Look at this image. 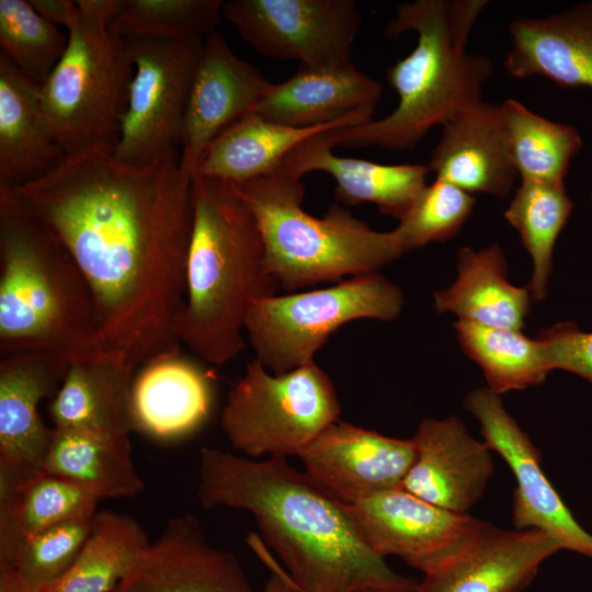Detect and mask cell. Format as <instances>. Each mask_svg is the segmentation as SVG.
<instances>
[{
    "instance_id": "obj_18",
    "label": "cell",
    "mask_w": 592,
    "mask_h": 592,
    "mask_svg": "<svg viewBox=\"0 0 592 592\" xmlns=\"http://www.w3.org/2000/svg\"><path fill=\"white\" fill-rule=\"evenodd\" d=\"M426 167L435 179L471 195L508 198L516 189L519 174L510 155L500 104L481 100L444 124Z\"/></svg>"
},
{
    "instance_id": "obj_39",
    "label": "cell",
    "mask_w": 592,
    "mask_h": 592,
    "mask_svg": "<svg viewBox=\"0 0 592 592\" xmlns=\"http://www.w3.org/2000/svg\"><path fill=\"white\" fill-rule=\"evenodd\" d=\"M550 371L576 374L592 385V332H584L573 322H560L539 332Z\"/></svg>"
},
{
    "instance_id": "obj_16",
    "label": "cell",
    "mask_w": 592,
    "mask_h": 592,
    "mask_svg": "<svg viewBox=\"0 0 592 592\" xmlns=\"http://www.w3.org/2000/svg\"><path fill=\"white\" fill-rule=\"evenodd\" d=\"M110 592H253L237 557L207 543L191 514L171 517Z\"/></svg>"
},
{
    "instance_id": "obj_9",
    "label": "cell",
    "mask_w": 592,
    "mask_h": 592,
    "mask_svg": "<svg viewBox=\"0 0 592 592\" xmlns=\"http://www.w3.org/2000/svg\"><path fill=\"white\" fill-rule=\"evenodd\" d=\"M340 412L334 385L316 362L273 374L253 358L228 394L220 426L249 457L286 458L298 456Z\"/></svg>"
},
{
    "instance_id": "obj_25",
    "label": "cell",
    "mask_w": 592,
    "mask_h": 592,
    "mask_svg": "<svg viewBox=\"0 0 592 592\" xmlns=\"http://www.w3.org/2000/svg\"><path fill=\"white\" fill-rule=\"evenodd\" d=\"M382 93V82L353 62L334 68L300 66L287 80L274 83L255 112L287 126H318L360 111L374 113Z\"/></svg>"
},
{
    "instance_id": "obj_40",
    "label": "cell",
    "mask_w": 592,
    "mask_h": 592,
    "mask_svg": "<svg viewBox=\"0 0 592 592\" xmlns=\"http://www.w3.org/2000/svg\"><path fill=\"white\" fill-rule=\"evenodd\" d=\"M33 8L55 26H64L68 33L77 29L81 21L77 1L71 0H30Z\"/></svg>"
},
{
    "instance_id": "obj_1",
    "label": "cell",
    "mask_w": 592,
    "mask_h": 592,
    "mask_svg": "<svg viewBox=\"0 0 592 592\" xmlns=\"http://www.w3.org/2000/svg\"><path fill=\"white\" fill-rule=\"evenodd\" d=\"M191 184L177 148L144 166L96 148L12 187L87 277L98 349L134 371L180 355L174 321L185 300Z\"/></svg>"
},
{
    "instance_id": "obj_15",
    "label": "cell",
    "mask_w": 592,
    "mask_h": 592,
    "mask_svg": "<svg viewBox=\"0 0 592 592\" xmlns=\"http://www.w3.org/2000/svg\"><path fill=\"white\" fill-rule=\"evenodd\" d=\"M274 83L239 58L216 31L204 39L186 109L180 166L189 177L206 147L226 128L255 112Z\"/></svg>"
},
{
    "instance_id": "obj_20",
    "label": "cell",
    "mask_w": 592,
    "mask_h": 592,
    "mask_svg": "<svg viewBox=\"0 0 592 592\" xmlns=\"http://www.w3.org/2000/svg\"><path fill=\"white\" fill-rule=\"evenodd\" d=\"M508 30L510 76L544 77L562 88L592 91V1L544 18L515 19Z\"/></svg>"
},
{
    "instance_id": "obj_14",
    "label": "cell",
    "mask_w": 592,
    "mask_h": 592,
    "mask_svg": "<svg viewBox=\"0 0 592 592\" xmlns=\"http://www.w3.org/2000/svg\"><path fill=\"white\" fill-rule=\"evenodd\" d=\"M305 473L343 504L401 487L415 458L411 439L337 421L299 454Z\"/></svg>"
},
{
    "instance_id": "obj_26",
    "label": "cell",
    "mask_w": 592,
    "mask_h": 592,
    "mask_svg": "<svg viewBox=\"0 0 592 592\" xmlns=\"http://www.w3.org/2000/svg\"><path fill=\"white\" fill-rule=\"evenodd\" d=\"M373 114L360 111L329 124L293 127L253 112L226 128L206 147L193 175L235 184L269 175L307 138L328 129L367 123Z\"/></svg>"
},
{
    "instance_id": "obj_28",
    "label": "cell",
    "mask_w": 592,
    "mask_h": 592,
    "mask_svg": "<svg viewBox=\"0 0 592 592\" xmlns=\"http://www.w3.org/2000/svg\"><path fill=\"white\" fill-rule=\"evenodd\" d=\"M132 397L136 430L160 441L191 434L207 419L212 405L206 374L179 355L143 366Z\"/></svg>"
},
{
    "instance_id": "obj_37",
    "label": "cell",
    "mask_w": 592,
    "mask_h": 592,
    "mask_svg": "<svg viewBox=\"0 0 592 592\" xmlns=\"http://www.w3.org/2000/svg\"><path fill=\"white\" fill-rule=\"evenodd\" d=\"M475 205L471 194L446 181L435 179L426 184L395 228L403 252L451 239L465 225Z\"/></svg>"
},
{
    "instance_id": "obj_30",
    "label": "cell",
    "mask_w": 592,
    "mask_h": 592,
    "mask_svg": "<svg viewBox=\"0 0 592 592\" xmlns=\"http://www.w3.org/2000/svg\"><path fill=\"white\" fill-rule=\"evenodd\" d=\"M43 469L99 501L134 498L145 490L133 462L129 436L53 426Z\"/></svg>"
},
{
    "instance_id": "obj_34",
    "label": "cell",
    "mask_w": 592,
    "mask_h": 592,
    "mask_svg": "<svg viewBox=\"0 0 592 592\" xmlns=\"http://www.w3.org/2000/svg\"><path fill=\"white\" fill-rule=\"evenodd\" d=\"M500 111L519 178L563 183L571 160L583 148L579 130L548 119L514 99H505Z\"/></svg>"
},
{
    "instance_id": "obj_2",
    "label": "cell",
    "mask_w": 592,
    "mask_h": 592,
    "mask_svg": "<svg viewBox=\"0 0 592 592\" xmlns=\"http://www.w3.org/2000/svg\"><path fill=\"white\" fill-rule=\"evenodd\" d=\"M196 494L204 509L250 512L299 592H413L418 585L367 545L343 503L286 458L258 462L203 447Z\"/></svg>"
},
{
    "instance_id": "obj_31",
    "label": "cell",
    "mask_w": 592,
    "mask_h": 592,
    "mask_svg": "<svg viewBox=\"0 0 592 592\" xmlns=\"http://www.w3.org/2000/svg\"><path fill=\"white\" fill-rule=\"evenodd\" d=\"M148 535L133 516L96 512L72 566L41 592H110L149 546Z\"/></svg>"
},
{
    "instance_id": "obj_8",
    "label": "cell",
    "mask_w": 592,
    "mask_h": 592,
    "mask_svg": "<svg viewBox=\"0 0 592 592\" xmlns=\"http://www.w3.org/2000/svg\"><path fill=\"white\" fill-rule=\"evenodd\" d=\"M403 305L400 287L373 272L326 288L262 298L249 310L244 331L254 358L271 373L284 374L315 362L341 326L358 319L392 321Z\"/></svg>"
},
{
    "instance_id": "obj_13",
    "label": "cell",
    "mask_w": 592,
    "mask_h": 592,
    "mask_svg": "<svg viewBox=\"0 0 592 592\" xmlns=\"http://www.w3.org/2000/svg\"><path fill=\"white\" fill-rule=\"evenodd\" d=\"M480 425L483 441L512 470V523L515 530H537L570 550L592 559V534L574 519L544 474L540 452L489 388L469 391L463 401Z\"/></svg>"
},
{
    "instance_id": "obj_27",
    "label": "cell",
    "mask_w": 592,
    "mask_h": 592,
    "mask_svg": "<svg viewBox=\"0 0 592 592\" xmlns=\"http://www.w3.org/2000/svg\"><path fill=\"white\" fill-rule=\"evenodd\" d=\"M41 87L0 56V183L38 180L67 158L46 128Z\"/></svg>"
},
{
    "instance_id": "obj_32",
    "label": "cell",
    "mask_w": 592,
    "mask_h": 592,
    "mask_svg": "<svg viewBox=\"0 0 592 592\" xmlns=\"http://www.w3.org/2000/svg\"><path fill=\"white\" fill-rule=\"evenodd\" d=\"M573 209L563 183L521 180L504 210L528 252L533 269L527 288L532 299L547 295L556 241Z\"/></svg>"
},
{
    "instance_id": "obj_10",
    "label": "cell",
    "mask_w": 592,
    "mask_h": 592,
    "mask_svg": "<svg viewBox=\"0 0 592 592\" xmlns=\"http://www.w3.org/2000/svg\"><path fill=\"white\" fill-rule=\"evenodd\" d=\"M124 39L134 72L113 155L123 163L144 166L182 144L204 41Z\"/></svg>"
},
{
    "instance_id": "obj_36",
    "label": "cell",
    "mask_w": 592,
    "mask_h": 592,
    "mask_svg": "<svg viewBox=\"0 0 592 592\" xmlns=\"http://www.w3.org/2000/svg\"><path fill=\"white\" fill-rule=\"evenodd\" d=\"M68 45V35L46 21L30 0H0L1 56L39 87Z\"/></svg>"
},
{
    "instance_id": "obj_35",
    "label": "cell",
    "mask_w": 592,
    "mask_h": 592,
    "mask_svg": "<svg viewBox=\"0 0 592 592\" xmlns=\"http://www.w3.org/2000/svg\"><path fill=\"white\" fill-rule=\"evenodd\" d=\"M223 0H119L109 31L121 38L189 41L215 32Z\"/></svg>"
},
{
    "instance_id": "obj_4",
    "label": "cell",
    "mask_w": 592,
    "mask_h": 592,
    "mask_svg": "<svg viewBox=\"0 0 592 592\" xmlns=\"http://www.w3.org/2000/svg\"><path fill=\"white\" fill-rule=\"evenodd\" d=\"M192 232L185 300L174 321L181 344L223 365L246 346L253 304L276 294L257 220L234 183L192 177Z\"/></svg>"
},
{
    "instance_id": "obj_17",
    "label": "cell",
    "mask_w": 592,
    "mask_h": 592,
    "mask_svg": "<svg viewBox=\"0 0 592 592\" xmlns=\"http://www.w3.org/2000/svg\"><path fill=\"white\" fill-rule=\"evenodd\" d=\"M412 440L415 458L401 487L441 509L468 514L493 474L492 451L455 415L422 420Z\"/></svg>"
},
{
    "instance_id": "obj_3",
    "label": "cell",
    "mask_w": 592,
    "mask_h": 592,
    "mask_svg": "<svg viewBox=\"0 0 592 592\" xmlns=\"http://www.w3.org/2000/svg\"><path fill=\"white\" fill-rule=\"evenodd\" d=\"M487 0H415L400 3L385 35L399 38L412 31L417 45L387 69V81L398 95L387 116L325 133L334 147H382L402 150L418 145L436 125L482 100L494 64L469 53L474 26Z\"/></svg>"
},
{
    "instance_id": "obj_11",
    "label": "cell",
    "mask_w": 592,
    "mask_h": 592,
    "mask_svg": "<svg viewBox=\"0 0 592 592\" xmlns=\"http://www.w3.org/2000/svg\"><path fill=\"white\" fill-rule=\"evenodd\" d=\"M221 12L259 54L308 68L352 64L362 23L353 0H229Z\"/></svg>"
},
{
    "instance_id": "obj_29",
    "label": "cell",
    "mask_w": 592,
    "mask_h": 592,
    "mask_svg": "<svg viewBox=\"0 0 592 592\" xmlns=\"http://www.w3.org/2000/svg\"><path fill=\"white\" fill-rule=\"evenodd\" d=\"M499 243L481 249L463 247L457 253V278L433 294L439 314H454L488 327L522 331L531 309V293L511 284Z\"/></svg>"
},
{
    "instance_id": "obj_38",
    "label": "cell",
    "mask_w": 592,
    "mask_h": 592,
    "mask_svg": "<svg viewBox=\"0 0 592 592\" xmlns=\"http://www.w3.org/2000/svg\"><path fill=\"white\" fill-rule=\"evenodd\" d=\"M92 519L64 521L27 537L3 566L15 570L35 590L45 589L72 566L89 535Z\"/></svg>"
},
{
    "instance_id": "obj_7",
    "label": "cell",
    "mask_w": 592,
    "mask_h": 592,
    "mask_svg": "<svg viewBox=\"0 0 592 592\" xmlns=\"http://www.w3.org/2000/svg\"><path fill=\"white\" fill-rule=\"evenodd\" d=\"M81 21L41 86L44 122L66 156L114 150L134 67L124 38L109 31L119 0H78Z\"/></svg>"
},
{
    "instance_id": "obj_19",
    "label": "cell",
    "mask_w": 592,
    "mask_h": 592,
    "mask_svg": "<svg viewBox=\"0 0 592 592\" xmlns=\"http://www.w3.org/2000/svg\"><path fill=\"white\" fill-rule=\"evenodd\" d=\"M559 550L540 531H506L487 523L469 547L445 567L424 574L413 592H521Z\"/></svg>"
},
{
    "instance_id": "obj_33",
    "label": "cell",
    "mask_w": 592,
    "mask_h": 592,
    "mask_svg": "<svg viewBox=\"0 0 592 592\" xmlns=\"http://www.w3.org/2000/svg\"><path fill=\"white\" fill-rule=\"evenodd\" d=\"M463 352L481 368L488 387L501 396L543 384L550 372L539 339L520 330L466 320L453 325Z\"/></svg>"
},
{
    "instance_id": "obj_23",
    "label": "cell",
    "mask_w": 592,
    "mask_h": 592,
    "mask_svg": "<svg viewBox=\"0 0 592 592\" xmlns=\"http://www.w3.org/2000/svg\"><path fill=\"white\" fill-rule=\"evenodd\" d=\"M98 502L67 479L0 457V566L27 537L64 521L93 517Z\"/></svg>"
},
{
    "instance_id": "obj_41",
    "label": "cell",
    "mask_w": 592,
    "mask_h": 592,
    "mask_svg": "<svg viewBox=\"0 0 592 592\" xmlns=\"http://www.w3.org/2000/svg\"><path fill=\"white\" fill-rule=\"evenodd\" d=\"M0 592H41L32 588L15 570L0 566Z\"/></svg>"
},
{
    "instance_id": "obj_5",
    "label": "cell",
    "mask_w": 592,
    "mask_h": 592,
    "mask_svg": "<svg viewBox=\"0 0 592 592\" xmlns=\"http://www.w3.org/2000/svg\"><path fill=\"white\" fill-rule=\"evenodd\" d=\"M95 300L58 239L0 183V355L50 352L69 360L94 350Z\"/></svg>"
},
{
    "instance_id": "obj_42",
    "label": "cell",
    "mask_w": 592,
    "mask_h": 592,
    "mask_svg": "<svg viewBox=\"0 0 592 592\" xmlns=\"http://www.w3.org/2000/svg\"><path fill=\"white\" fill-rule=\"evenodd\" d=\"M260 592H299L295 583L284 570L271 571V576Z\"/></svg>"
},
{
    "instance_id": "obj_24",
    "label": "cell",
    "mask_w": 592,
    "mask_h": 592,
    "mask_svg": "<svg viewBox=\"0 0 592 592\" xmlns=\"http://www.w3.org/2000/svg\"><path fill=\"white\" fill-rule=\"evenodd\" d=\"M134 373L100 350L71 360L47 409L53 426L129 436L137 431L132 397Z\"/></svg>"
},
{
    "instance_id": "obj_44",
    "label": "cell",
    "mask_w": 592,
    "mask_h": 592,
    "mask_svg": "<svg viewBox=\"0 0 592 592\" xmlns=\"http://www.w3.org/2000/svg\"><path fill=\"white\" fill-rule=\"evenodd\" d=\"M590 200L592 202V187H591V193H590Z\"/></svg>"
},
{
    "instance_id": "obj_43",
    "label": "cell",
    "mask_w": 592,
    "mask_h": 592,
    "mask_svg": "<svg viewBox=\"0 0 592 592\" xmlns=\"http://www.w3.org/2000/svg\"><path fill=\"white\" fill-rule=\"evenodd\" d=\"M355 592H399V591L389 590V589L368 588V589H362Z\"/></svg>"
},
{
    "instance_id": "obj_12",
    "label": "cell",
    "mask_w": 592,
    "mask_h": 592,
    "mask_svg": "<svg viewBox=\"0 0 592 592\" xmlns=\"http://www.w3.org/2000/svg\"><path fill=\"white\" fill-rule=\"evenodd\" d=\"M344 505L378 556H397L424 574L453 561L487 525L469 514L431 504L402 487Z\"/></svg>"
},
{
    "instance_id": "obj_21",
    "label": "cell",
    "mask_w": 592,
    "mask_h": 592,
    "mask_svg": "<svg viewBox=\"0 0 592 592\" xmlns=\"http://www.w3.org/2000/svg\"><path fill=\"white\" fill-rule=\"evenodd\" d=\"M326 132L299 144L276 171L297 179L310 172H326L335 181L334 193L339 204L373 203L384 215L400 220L426 185L430 173L426 164H383L339 157L325 137Z\"/></svg>"
},
{
    "instance_id": "obj_22",
    "label": "cell",
    "mask_w": 592,
    "mask_h": 592,
    "mask_svg": "<svg viewBox=\"0 0 592 592\" xmlns=\"http://www.w3.org/2000/svg\"><path fill=\"white\" fill-rule=\"evenodd\" d=\"M71 360L50 352L21 353L0 362V457L42 468L53 428L39 403L59 390Z\"/></svg>"
},
{
    "instance_id": "obj_6",
    "label": "cell",
    "mask_w": 592,
    "mask_h": 592,
    "mask_svg": "<svg viewBox=\"0 0 592 592\" xmlns=\"http://www.w3.org/2000/svg\"><path fill=\"white\" fill-rule=\"evenodd\" d=\"M235 186L257 220L267 267L287 292L378 272L405 254L395 229L374 230L341 205L323 217L307 213L301 179L275 171Z\"/></svg>"
}]
</instances>
